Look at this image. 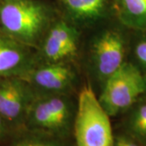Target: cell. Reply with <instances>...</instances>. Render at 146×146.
Listing matches in <instances>:
<instances>
[{"mask_svg": "<svg viewBox=\"0 0 146 146\" xmlns=\"http://www.w3.org/2000/svg\"><path fill=\"white\" fill-rule=\"evenodd\" d=\"M51 13L35 0H5L0 3V33L29 47L42 42L51 25Z\"/></svg>", "mask_w": 146, "mask_h": 146, "instance_id": "1", "label": "cell"}, {"mask_svg": "<svg viewBox=\"0 0 146 146\" xmlns=\"http://www.w3.org/2000/svg\"><path fill=\"white\" fill-rule=\"evenodd\" d=\"M73 127L77 146H114L110 115L90 86L80 92Z\"/></svg>", "mask_w": 146, "mask_h": 146, "instance_id": "2", "label": "cell"}, {"mask_svg": "<svg viewBox=\"0 0 146 146\" xmlns=\"http://www.w3.org/2000/svg\"><path fill=\"white\" fill-rule=\"evenodd\" d=\"M65 94H36L27 110L25 122L33 131L53 136H66L76 114Z\"/></svg>", "mask_w": 146, "mask_h": 146, "instance_id": "3", "label": "cell"}, {"mask_svg": "<svg viewBox=\"0 0 146 146\" xmlns=\"http://www.w3.org/2000/svg\"><path fill=\"white\" fill-rule=\"evenodd\" d=\"M145 92L146 79L141 70L136 65L125 62L105 81L98 99L110 117L129 109Z\"/></svg>", "mask_w": 146, "mask_h": 146, "instance_id": "4", "label": "cell"}, {"mask_svg": "<svg viewBox=\"0 0 146 146\" xmlns=\"http://www.w3.org/2000/svg\"><path fill=\"white\" fill-rule=\"evenodd\" d=\"M125 41L120 33L106 29L94 40L91 62L97 77L102 83L125 63Z\"/></svg>", "mask_w": 146, "mask_h": 146, "instance_id": "5", "label": "cell"}, {"mask_svg": "<svg viewBox=\"0 0 146 146\" xmlns=\"http://www.w3.org/2000/svg\"><path fill=\"white\" fill-rule=\"evenodd\" d=\"M36 94L26 80L12 76L0 78V115L7 123L25 121Z\"/></svg>", "mask_w": 146, "mask_h": 146, "instance_id": "6", "label": "cell"}, {"mask_svg": "<svg viewBox=\"0 0 146 146\" xmlns=\"http://www.w3.org/2000/svg\"><path fill=\"white\" fill-rule=\"evenodd\" d=\"M23 78L36 94H65L72 86L76 74L66 62L45 63L34 66Z\"/></svg>", "mask_w": 146, "mask_h": 146, "instance_id": "7", "label": "cell"}, {"mask_svg": "<svg viewBox=\"0 0 146 146\" xmlns=\"http://www.w3.org/2000/svg\"><path fill=\"white\" fill-rule=\"evenodd\" d=\"M41 43V54L45 63L66 62L77 51V31L67 21H58L50 25Z\"/></svg>", "mask_w": 146, "mask_h": 146, "instance_id": "8", "label": "cell"}, {"mask_svg": "<svg viewBox=\"0 0 146 146\" xmlns=\"http://www.w3.org/2000/svg\"><path fill=\"white\" fill-rule=\"evenodd\" d=\"M30 48L0 33V78L25 77L35 66Z\"/></svg>", "mask_w": 146, "mask_h": 146, "instance_id": "9", "label": "cell"}, {"mask_svg": "<svg viewBox=\"0 0 146 146\" xmlns=\"http://www.w3.org/2000/svg\"><path fill=\"white\" fill-rule=\"evenodd\" d=\"M65 12L72 21L89 23L104 16L108 0H61Z\"/></svg>", "mask_w": 146, "mask_h": 146, "instance_id": "10", "label": "cell"}, {"mask_svg": "<svg viewBox=\"0 0 146 146\" xmlns=\"http://www.w3.org/2000/svg\"><path fill=\"white\" fill-rule=\"evenodd\" d=\"M120 21L127 26L146 30V0H115Z\"/></svg>", "mask_w": 146, "mask_h": 146, "instance_id": "11", "label": "cell"}, {"mask_svg": "<svg viewBox=\"0 0 146 146\" xmlns=\"http://www.w3.org/2000/svg\"><path fill=\"white\" fill-rule=\"evenodd\" d=\"M129 129L136 139L146 142V102L133 110L129 119Z\"/></svg>", "mask_w": 146, "mask_h": 146, "instance_id": "12", "label": "cell"}, {"mask_svg": "<svg viewBox=\"0 0 146 146\" xmlns=\"http://www.w3.org/2000/svg\"><path fill=\"white\" fill-rule=\"evenodd\" d=\"M13 146H61L56 141L41 139V138H27L16 142Z\"/></svg>", "mask_w": 146, "mask_h": 146, "instance_id": "13", "label": "cell"}, {"mask_svg": "<svg viewBox=\"0 0 146 146\" xmlns=\"http://www.w3.org/2000/svg\"><path fill=\"white\" fill-rule=\"evenodd\" d=\"M134 54L138 63L146 68V37L142 38L136 43L134 48Z\"/></svg>", "mask_w": 146, "mask_h": 146, "instance_id": "14", "label": "cell"}, {"mask_svg": "<svg viewBox=\"0 0 146 146\" xmlns=\"http://www.w3.org/2000/svg\"><path fill=\"white\" fill-rule=\"evenodd\" d=\"M114 146H138L135 141L126 136H118L115 139Z\"/></svg>", "mask_w": 146, "mask_h": 146, "instance_id": "15", "label": "cell"}, {"mask_svg": "<svg viewBox=\"0 0 146 146\" xmlns=\"http://www.w3.org/2000/svg\"><path fill=\"white\" fill-rule=\"evenodd\" d=\"M7 132V122L0 115V139L3 138Z\"/></svg>", "mask_w": 146, "mask_h": 146, "instance_id": "16", "label": "cell"}, {"mask_svg": "<svg viewBox=\"0 0 146 146\" xmlns=\"http://www.w3.org/2000/svg\"><path fill=\"white\" fill-rule=\"evenodd\" d=\"M0 1H5V0H0Z\"/></svg>", "mask_w": 146, "mask_h": 146, "instance_id": "17", "label": "cell"}, {"mask_svg": "<svg viewBox=\"0 0 146 146\" xmlns=\"http://www.w3.org/2000/svg\"><path fill=\"white\" fill-rule=\"evenodd\" d=\"M145 79H146V78H145Z\"/></svg>", "mask_w": 146, "mask_h": 146, "instance_id": "18", "label": "cell"}]
</instances>
